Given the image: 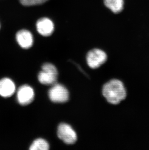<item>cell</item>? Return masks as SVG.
<instances>
[{"mask_svg":"<svg viewBox=\"0 0 149 150\" xmlns=\"http://www.w3.org/2000/svg\"><path fill=\"white\" fill-rule=\"evenodd\" d=\"M15 91L14 82L9 78L0 80V96L4 98L12 96Z\"/></svg>","mask_w":149,"mask_h":150,"instance_id":"cell-9","label":"cell"},{"mask_svg":"<svg viewBox=\"0 0 149 150\" xmlns=\"http://www.w3.org/2000/svg\"><path fill=\"white\" fill-rule=\"evenodd\" d=\"M20 2L23 6H36L43 4L48 0H19Z\"/></svg>","mask_w":149,"mask_h":150,"instance_id":"cell-12","label":"cell"},{"mask_svg":"<svg viewBox=\"0 0 149 150\" xmlns=\"http://www.w3.org/2000/svg\"><path fill=\"white\" fill-rule=\"evenodd\" d=\"M107 54L99 49H93L88 52L86 57L88 65L91 69H96L106 62Z\"/></svg>","mask_w":149,"mask_h":150,"instance_id":"cell-4","label":"cell"},{"mask_svg":"<svg viewBox=\"0 0 149 150\" xmlns=\"http://www.w3.org/2000/svg\"><path fill=\"white\" fill-rule=\"evenodd\" d=\"M37 31L43 37H49L53 33L55 26L52 20L48 18H39L36 23Z\"/></svg>","mask_w":149,"mask_h":150,"instance_id":"cell-7","label":"cell"},{"mask_svg":"<svg viewBox=\"0 0 149 150\" xmlns=\"http://www.w3.org/2000/svg\"><path fill=\"white\" fill-rule=\"evenodd\" d=\"M58 72L55 66L51 63H45L39 73L38 79L40 83L47 86H52L56 83Z\"/></svg>","mask_w":149,"mask_h":150,"instance_id":"cell-2","label":"cell"},{"mask_svg":"<svg viewBox=\"0 0 149 150\" xmlns=\"http://www.w3.org/2000/svg\"><path fill=\"white\" fill-rule=\"evenodd\" d=\"M16 40L18 45L24 49H28L32 47L34 43L32 34L29 30L22 29L16 34Z\"/></svg>","mask_w":149,"mask_h":150,"instance_id":"cell-8","label":"cell"},{"mask_svg":"<svg viewBox=\"0 0 149 150\" xmlns=\"http://www.w3.org/2000/svg\"><path fill=\"white\" fill-rule=\"evenodd\" d=\"M34 89L29 85H23L20 86L17 91V100L22 105H26L31 103L34 100Z\"/></svg>","mask_w":149,"mask_h":150,"instance_id":"cell-6","label":"cell"},{"mask_svg":"<svg viewBox=\"0 0 149 150\" xmlns=\"http://www.w3.org/2000/svg\"><path fill=\"white\" fill-rule=\"evenodd\" d=\"M105 6L115 14L121 13L124 9V0H104Z\"/></svg>","mask_w":149,"mask_h":150,"instance_id":"cell-10","label":"cell"},{"mask_svg":"<svg viewBox=\"0 0 149 150\" xmlns=\"http://www.w3.org/2000/svg\"><path fill=\"white\" fill-rule=\"evenodd\" d=\"M49 145L46 140L43 139H35L31 145V150H48L49 149Z\"/></svg>","mask_w":149,"mask_h":150,"instance_id":"cell-11","label":"cell"},{"mask_svg":"<svg viewBox=\"0 0 149 150\" xmlns=\"http://www.w3.org/2000/svg\"><path fill=\"white\" fill-rule=\"evenodd\" d=\"M48 96L54 103H64L69 100V92L64 86L56 83L48 91Z\"/></svg>","mask_w":149,"mask_h":150,"instance_id":"cell-3","label":"cell"},{"mask_svg":"<svg viewBox=\"0 0 149 150\" xmlns=\"http://www.w3.org/2000/svg\"><path fill=\"white\" fill-rule=\"evenodd\" d=\"M57 135L60 139L67 144H73L77 140V135L72 127L66 123H60L57 130Z\"/></svg>","mask_w":149,"mask_h":150,"instance_id":"cell-5","label":"cell"},{"mask_svg":"<svg viewBox=\"0 0 149 150\" xmlns=\"http://www.w3.org/2000/svg\"><path fill=\"white\" fill-rule=\"evenodd\" d=\"M102 93L107 102L114 105L121 103L127 96L125 85L117 78L110 80L104 85Z\"/></svg>","mask_w":149,"mask_h":150,"instance_id":"cell-1","label":"cell"}]
</instances>
